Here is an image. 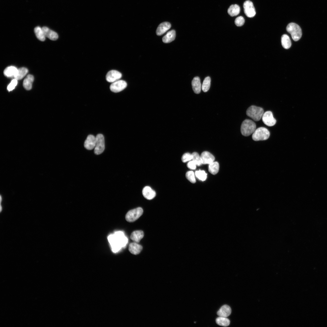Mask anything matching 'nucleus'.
<instances>
[{"instance_id": "obj_1", "label": "nucleus", "mask_w": 327, "mask_h": 327, "mask_svg": "<svg viewBox=\"0 0 327 327\" xmlns=\"http://www.w3.org/2000/svg\"><path fill=\"white\" fill-rule=\"evenodd\" d=\"M108 239L114 252L119 251L126 245L127 242V238L121 231L117 232L113 234L110 235Z\"/></svg>"}, {"instance_id": "obj_2", "label": "nucleus", "mask_w": 327, "mask_h": 327, "mask_svg": "<svg viewBox=\"0 0 327 327\" xmlns=\"http://www.w3.org/2000/svg\"><path fill=\"white\" fill-rule=\"evenodd\" d=\"M256 125L252 121L246 119L242 122L241 126V132L245 136H248L253 134L256 129Z\"/></svg>"}, {"instance_id": "obj_3", "label": "nucleus", "mask_w": 327, "mask_h": 327, "mask_svg": "<svg viewBox=\"0 0 327 327\" xmlns=\"http://www.w3.org/2000/svg\"><path fill=\"white\" fill-rule=\"evenodd\" d=\"M264 114L263 108L254 105L249 107L246 111V115L255 121H258L262 118Z\"/></svg>"}, {"instance_id": "obj_4", "label": "nucleus", "mask_w": 327, "mask_h": 327, "mask_svg": "<svg viewBox=\"0 0 327 327\" xmlns=\"http://www.w3.org/2000/svg\"><path fill=\"white\" fill-rule=\"evenodd\" d=\"M287 31L289 33L292 39L295 41L299 40L301 37L302 31L300 26L294 23H291L286 27Z\"/></svg>"}, {"instance_id": "obj_5", "label": "nucleus", "mask_w": 327, "mask_h": 327, "mask_svg": "<svg viewBox=\"0 0 327 327\" xmlns=\"http://www.w3.org/2000/svg\"><path fill=\"white\" fill-rule=\"evenodd\" d=\"M270 132L266 128L260 127L256 129L253 134V139L256 141L267 140L269 137Z\"/></svg>"}, {"instance_id": "obj_6", "label": "nucleus", "mask_w": 327, "mask_h": 327, "mask_svg": "<svg viewBox=\"0 0 327 327\" xmlns=\"http://www.w3.org/2000/svg\"><path fill=\"white\" fill-rule=\"evenodd\" d=\"M143 212V209L140 207L130 210L126 215V220L128 222H133L138 219L142 215Z\"/></svg>"}, {"instance_id": "obj_7", "label": "nucleus", "mask_w": 327, "mask_h": 327, "mask_svg": "<svg viewBox=\"0 0 327 327\" xmlns=\"http://www.w3.org/2000/svg\"><path fill=\"white\" fill-rule=\"evenodd\" d=\"M96 142L94 147V153L97 155L101 154L105 149L104 139L103 135L101 134H98L96 137Z\"/></svg>"}, {"instance_id": "obj_8", "label": "nucleus", "mask_w": 327, "mask_h": 327, "mask_svg": "<svg viewBox=\"0 0 327 327\" xmlns=\"http://www.w3.org/2000/svg\"><path fill=\"white\" fill-rule=\"evenodd\" d=\"M127 85L125 81L119 80L112 83L110 86V88L112 91L117 93L124 90L126 88Z\"/></svg>"}, {"instance_id": "obj_9", "label": "nucleus", "mask_w": 327, "mask_h": 327, "mask_svg": "<svg viewBox=\"0 0 327 327\" xmlns=\"http://www.w3.org/2000/svg\"><path fill=\"white\" fill-rule=\"evenodd\" d=\"M244 12L247 16L252 18L256 14L255 8L253 2L249 0L246 1L243 3Z\"/></svg>"}, {"instance_id": "obj_10", "label": "nucleus", "mask_w": 327, "mask_h": 327, "mask_svg": "<svg viewBox=\"0 0 327 327\" xmlns=\"http://www.w3.org/2000/svg\"><path fill=\"white\" fill-rule=\"evenodd\" d=\"M262 118L264 124L268 126H273L276 123V120L273 117L272 112L270 111L264 113Z\"/></svg>"}, {"instance_id": "obj_11", "label": "nucleus", "mask_w": 327, "mask_h": 327, "mask_svg": "<svg viewBox=\"0 0 327 327\" xmlns=\"http://www.w3.org/2000/svg\"><path fill=\"white\" fill-rule=\"evenodd\" d=\"M122 77L121 74L116 70H111L109 71L106 74V81L110 83H113L120 80Z\"/></svg>"}, {"instance_id": "obj_12", "label": "nucleus", "mask_w": 327, "mask_h": 327, "mask_svg": "<svg viewBox=\"0 0 327 327\" xmlns=\"http://www.w3.org/2000/svg\"><path fill=\"white\" fill-rule=\"evenodd\" d=\"M201 161L202 164H210L214 162L215 157L210 152L205 151L202 153L200 156Z\"/></svg>"}, {"instance_id": "obj_13", "label": "nucleus", "mask_w": 327, "mask_h": 327, "mask_svg": "<svg viewBox=\"0 0 327 327\" xmlns=\"http://www.w3.org/2000/svg\"><path fill=\"white\" fill-rule=\"evenodd\" d=\"M96 142V137L92 135H89L85 140L84 146L88 150H91L94 148Z\"/></svg>"}, {"instance_id": "obj_14", "label": "nucleus", "mask_w": 327, "mask_h": 327, "mask_svg": "<svg viewBox=\"0 0 327 327\" xmlns=\"http://www.w3.org/2000/svg\"><path fill=\"white\" fill-rule=\"evenodd\" d=\"M142 194L144 197L146 199L151 200L156 196L155 191L149 186H146L142 190Z\"/></svg>"}, {"instance_id": "obj_15", "label": "nucleus", "mask_w": 327, "mask_h": 327, "mask_svg": "<svg viewBox=\"0 0 327 327\" xmlns=\"http://www.w3.org/2000/svg\"><path fill=\"white\" fill-rule=\"evenodd\" d=\"M171 25L169 22H164L160 24L157 28L156 31L157 35L160 36L169 30L171 27Z\"/></svg>"}, {"instance_id": "obj_16", "label": "nucleus", "mask_w": 327, "mask_h": 327, "mask_svg": "<svg viewBox=\"0 0 327 327\" xmlns=\"http://www.w3.org/2000/svg\"><path fill=\"white\" fill-rule=\"evenodd\" d=\"M42 28L45 37L52 40H56L58 39V35L56 32L46 27H43Z\"/></svg>"}, {"instance_id": "obj_17", "label": "nucleus", "mask_w": 327, "mask_h": 327, "mask_svg": "<svg viewBox=\"0 0 327 327\" xmlns=\"http://www.w3.org/2000/svg\"><path fill=\"white\" fill-rule=\"evenodd\" d=\"M231 309L230 307L227 305L222 306L217 312L219 316L227 317L231 314Z\"/></svg>"}, {"instance_id": "obj_18", "label": "nucleus", "mask_w": 327, "mask_h": 327, "mask_svg": "<svg viewBox=\"0 0 327 327\" xmlns=\"http://www.w3.org/2000/svg\"><path fill=\"white\" fill-rule=\"evenodd\" d=\"M192 85L193 91L196 94H198L201 91V85L200 78L196 77L192 81Z\"/></svg>"}, {"instance_id": "obj_19", "label": "nucleus", "mask_w": 327, "mask_h": 327, "mask_svg": "<svg viewBox=\"0 0 327 327\" xmlns=\"http://www.w3.org/2000/svg\"><path fill=\"white\" fill-rule=\"evenodd\" d=\"M142 249V246L135 242L130 244L129 250L132 254L137 255L139 254Z\"/></svg>"}, {"instance_id": "obj_20", "label": "nucleus", "mask_w": 327, "mask_h": 327, "mask_svg": "<svg viewBox=\"0 0 327 327\" xmlns=\"http://www.w3.org/2000/svg\"><path fill=\"white\" fill-rule=\"evenodd\" d=\"M144 236V232L140 230L133 232L131 234L130 239L134 242L138 243Z\"/></svg>"}, {"instance_id": "obj_21", "label": "nucleus", "mask_w": 327, "mask_h": 327, "mask_svg": "<svg viewBox=\"0 0 327 327\" xmlns=\"http://www.w3.org/2000/svg\"><path fill=\"white\" fill-rule=\"evenodd\" d=\"M176 32L174 30H171L168 32L162 38L163 41L165 43H170L175 39Z\"/></svg>"}, {"instance_id": "obj_22", "label": "nucleus", "mask_w": 327, "mask_h": 327, "mask_svg": "<svg viewBox=\"0 0 327 327\" xmlns=\"http://www.w3.org/2000/svg\"><path fill=\"white\" fill-rule=\"evenodd\" d=\"M34 80V77L32 75H28L23 82V86L24 88L28 90H31Z\"/></svg>"}, {"instance_id": "obj_23", "label": "nucleus", "mask_w": 327, "mask_h": 327, "mask_svg": "<svg viewBox=\"0 0 327 327\" xmlns=\"http://www.w3.org/2000/svg\"><path fill=\"white\" fill-rule=\"evenodd\" d=\"M18 70V69L15 66H9L5 69L4 74L7 77L14 78L17 73Z\"/></svg>"}, {"instance_id": "obj_24", "label": "nucleus", "mask_w": 327, "mask_h": 327, "mask_svg": "<svg viewBox=\"0 0 327 327\" xmlns=\"http://www.w3.org/2000/svg\"><path fill=\"white\" fill-rule=\"evenodd\" d=\"M228 13L231 16H234L239 14L240 12V8L237 4L231 5L228 9Z\"/></svg>"}, {"instance_id": "obj_25", "label": "nucleus", "mask_w": 327, "mask_h": 327, "mask_svg": "<svg viewBox=\"0 0 327 327\" xmlns=\"http://www.w3.org/2000/svg\"><path fill=\"white\" fill-rule=\"evenodd\" d=\"M281 43L283 47L288 49L291 46V43L289 37L286 34L283 35L281 37Z\"/></svg>"}, {"instance_id": "obj_26", "label": "nucleus", "mask_w": 327, "mask_h": 327, "mask_svg": "<svg viewBox=\"0 0 327 327\" xmlns=\"http://www.w3.org/2000/svg\"><path fill=\"white\" fill-rule=\"evenodd\" d=\"M28 72V70L27 68L24 67L20 68L18 69L14 78L17 80H21L26 75Z\"/></svg>"}, {"instance_id": "obj_27", "label": "nucleus", "mask_w": 327, "mask_h": 327, "mask_svg": "<svg viewBox=\"0 0 327 327\" xmlns=\"http://www.w3.org/2000/svg\"><path fill=\"white\" fill-rule=\"evenodd\" d=\"M34 32L37 38L41 41L45 40V36L42 29L39 26L36 27L34 29Z\"/></svg>"}, {"instance_id": "obj_28", "label": "nucleus", "mask_w": 327, "mask_h": 327, "mask_svg": "<svg viewBox=\"0 0 327 327\" xmlns=\"http://www.w3.org/2000/svg\"><path fill=\"white\" fill-rule=\"evenodd\" d=\"M216 323L219 325L224 327L229 326L230 324V321L226 317L219 316L216 320Z\"/></svg>"}, {"instance_id": "obj_29", "label": "nucleus", "mask_w": 327, "mask_h": 327, "mask_svg": "<svg viewBox=\"0 0 327 327\" xmlns=\"http://www.w3.org/2000/svg\"><path fill=\"white\" fill-rule=\"evenodd\" d=\"M219 169V164L217 162H213L209 164V171L213 174H216L218 172Z\"/></svg>"}, {"instance_id": "obj_30", "label": "nucleus", "mask_w": 327, "mask_h": 327, "mask_svg": "<svg viewBox=\"0 0 327 327\" xmlns=\"http://www.w3.org/2000/svg\"><path fill=\"white\" fill-rule=\"evenodd\" d=\"M211 79L210 77H206L204 79L201 88L204 92L207 91L210 87Z\"/></svg>"}, {"instance_id": "obj_31", "label": "nucleus", "mask_w": 327, "mask_h": 327, "mask_svg": "<svg viewBox=\"0 0 327 327\" xmlns=\"http://www.w3.org/2000/svg\"><path fill=\"white\" fill-rule=\"evenodd\" d=\"M195 174L199 179L202 181H204L206 179L207 174L203 170L197 171L195 173Z\"/></svg>"}, {"instance_id": "obj_32", "label": "nucleus", "mask_w": 327, "mask_h": 327, "mask_svg": "<svg viewBox=\"0 0 327 327\" xmlns=\"http://www.w3.org/2000/svg\"><path fill=\"white\" fill-rule=\"evenodd\" d=\"M192 160L197 165L200 166L202 164L201 162L200 156L197 153L193 152L192 154Z\"/></svg>"}, {"instance_id": "obj_33", "label": "nucleus", "mask_w": 327, "mask_h": 327, "mask_svg": "<svg viewBox=\"0 0 327 327\" xmlns=\"http://www.w3.org/2000/svg\"><path fill=\"white\" fill-rule=\"evenodd\" d=\"M186 176L187 178L191 183H194L196 182L194 174L193 171H188L186 173Z\"/></svg>"}, {"instance_id": "obj_34", "label": "nucleus", "mask_w": 327, "mask_h": 327, "mask_svg": "<svg viewBox=\"0 0 327 327\" xmlns=\"http://www.w3.org/2000/svg\"><path fill=\"white\" fill-rule=\"evenodd\" d=\"M245 22L244 18L240 16L236 18L235 20V23L237 26H241L243 25Z\"/></svg>"}, {"instance_id": "obj_35", "label": "nucleus", "mask_w": 327, "mask_h": 327, "mask_svg": "<svg viewBox=\"0 0 327 327\" xmlns=\"http://www.w3.org/2000/svg\"><path fill=\"white\" fill-rule=\"evenodd\" d=\"M18 83L17 80L14 78L13 79L7 87V90L8 91H11L14 89Z\"/></svg>"}, {"instance_id": "obj_36", "label": "nucleus", "mask_w": 327, "mask_h": 327, "mask_svg": "<svg viewBox=\"0 0 327 327\" xmlns=\"http://www.w3.org/2000/svg\"><path fill=\"white\" fill-rule=\"evenodd\" d=\"M192 156L189 153H186L183 154L182 157V160L183 162H186L192 160Z\"/></svg>"}, {"instance_id": "obj_37", "label": "nucleus", "mask_w": 327, "mask_h": 327, "mask_svg": "<svg viewBox=\"0 0 327 327\" xmlns=\"http://www.w3.org/2000/svg\"><path fill=\"white\" fill-rule=\"evenodd\" d=\"M196 165L195 163L193 160L187 163V167L189 168L192 170H194L196 169Z\"/></svg>"}]
</instances>
